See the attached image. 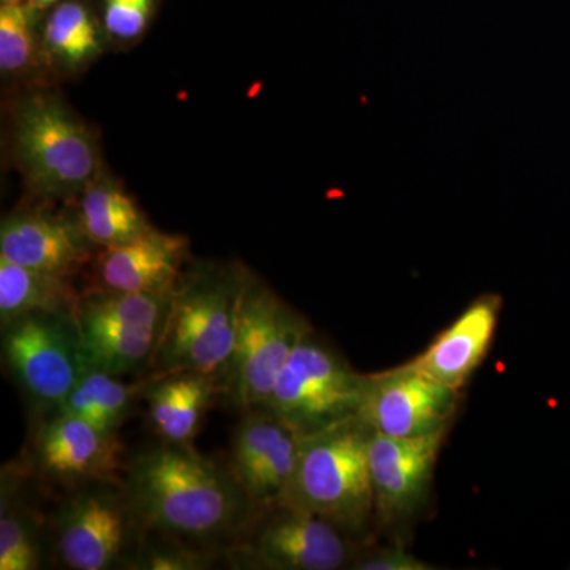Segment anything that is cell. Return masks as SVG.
I'll use <instances>...</instances> for the list:
<instances>
[{"label":"cell","mask_w":570,"mask_h":570,"mask_svg":"<svg viewBox=\"0 0 570 570\" xmlns=\"http://www.w3.org/2000/svg\"><path fill=\"white\" fill-rule=\"evenodd\" d=\"M124 474L127 497L154 534L224 551L255 515L230 466L193 444L160 441L137 453Z\"/></svg>","instance_id":"1"},{"label":"cell","mask_w":570,"mask_h":570,"mask_svg":"<svg viewBox=\"0 0 570 570\" xmlns=\"http://www.w3.org/2000/svg\"><path fill=\"white\" fill-rule=\"evenodd\" d=\"M246 279L239 273L209 272L183 283L179 277L151 377L197 373L216 379L224 387Z\"/></svg>","instance_id":"2"},{"label":"cell","mask_w":570,"mask_h":570,"mask_svg":"<svg viewBox=\"0 0 570 570\" xmlns=\"http://www.w3.org/2000/svg\"><path fill=\"white\" fill-rule=\"evenodd\" d=\"M371 430L358 419L302 438L294 479L284 502L332 521L348 534L374 519Z\"/></svg>","instance_id":"3"},{"label":"cell","mask_w":570,"mask_h":570,"mask_svg":"<svg viewBox=\"0 0 570 570\" xmlns=\"http://www.w3.org/2000/svg\"><path fill=\"white\" fill-rule=\"evenodd\" d=\"M48 521L51 553L70 570H132L148 532L122 480L70 490Z\"/></svg>","instance_id":"4"},{"label":"cell","mask_w":570,"mask_h":570,"mask_svg":"<svg viewBox=\"0 0 570 570\" xmlns=\"http://www.w3.org/2000/svg\"><path fill=\"white\" fill-rule=\"evenodd\" d=\"M366 382L367 374L313 332L288 356L264 407L299 436H311L358 419Z\"/></svg>","instance_id":"5"},{"label":"cell","mask_w":570,"mask_h":570,"mask_svg":"<svg viewBox=\"0 0 570 570\" xmlns=\"http://www.w3.org/2000/svg\"><path fill=\"white\" fill-rule=\"evenodd\" d=\"M313 326L272 288L246 279L223 392L242 412L264 407L288 356Z\"/></svg>","instance_id":"6"},{"label":"cell","mask_w":570,"mask_h":570,"mask_svg":"<svg viewBox=\"0 0 570 570\" xmlns=\"http://www.w3.org/2000/svg\"><path fill=\"white\" fill-rule=\"evenodd\" d=\"M2 326L3 366L39 420L61 406L88 370L75 313H32Z\"/></svg>","instance_id":"7"},{"label":"cell","mask_w":570,"mask_h":570,"mask_svg":"<svg viewBox=\"0 0 570 570\" xmlns=\"http://www.w3.org/2000/svg\"><path fill=\"white\" fill-rule=\"evenodd\" d=\"M223 554L232 569L337 570L351 568L360 553L348 532L317 513L283 502L255 513Z\"/></svg>","instance_id":"8"},{"label":"cell","mask_w":570,"mask_h":570,"mask_svg":"<svg viewBox=\"0 0 570 570\" xmlns=\"http://www.w3.org/2000/svg\"><path fill=\"white\" fill-rule=\"evenodd\" d=\"M14 142L26 174L43 193H73L96 175L91 135L58 100L33 97L22 105Z\"/></svg>","instance_id":"9"},{"label":"cell","mask_w":570,"mask_h":570,"mask_svg":"<svg viewBox=\"0 0 570 570\" xmlns=\"http://www.w3.org/2000/svg\"><path fill=\"white\" fill-rule=\"evenodd\" d=\"M459 400V390L406 363L385 373L367 374L358 420L385 436H430L449 430Z\"/></svg>","instance_id":"10"},{"label":"cell","mask_w":570,"mask_h":570,"mask_svg":"<svg viewBox=\"0 0 570 570\" xmlns=\"http://www.w3.org/2000/svg\"><path fill=\"white\" fill-rule=\"evenodd\" d=\"M124 445L119 434L105 433L86 420L50 414L39 420L29 460L33 478L78 489L91 482H119Z\"/></svg>","instance_id":"11"},{"label":"cell","mask_w":570,"mask_h":570,"mask_svg":"<svg viewBox=\"0 0 570 570\" xmlns=\"http://www.w3.org/2000/svg\"><path fill=\"white\" fill-rule=\"evenodd\" d=\"M302 436L265 407L243 412L230 466L255 513L283 504L291 490Z\"/></svg>","instance_id":"12"},{"label":"cell","mask_w":570,"mask_h":570,"mask_svg":"<svg viewBox=\"0 0 570 570\" xmlns=\"http://www.w3.org/2000/svg\"><path fill=\"white\" fill-rule=\"evenodd\" d=\"M445 434L392 438L371 431V483L374 519L382 523L406 520L425 504Z\"/></svg>","instance_id":"13"},{"label":"cell","mask_w":570,"mask_h":570,"mask_svg":"<svg viewBox=\"0 0 570 570\" xmlns=\"http://www.w3.org/2000/svg\"><path fill=\"white\" fill-rule=\"evenodd\" d=\"M501 311V295L478 296L409 365L460 392L489 354Z\"/></svg>","instance_id":"14"},{"label":"cell","mask_w":570,"mask_h":570,"mask_svg":"<svg viewBox=\"0 0 570 570\" xmlns=\"http://www.w3.org/2000/svg\"><path fill=\"white\" fill-rule=\"evenodd\" d=\"M92 245L80 220L51 214H13L0 225V257L51 275L69 277L88 258Z\"/></svg>","instance_id":"15"},{"label":"cell","mask_w":570,"mask_h":570,"mask_svg":"<svg viewBox=\"0 0 570 570\" xmlns=\"http://www.w3.org/2000/svg\"><path fill=\"white\" fill-rule=\"evenodd\" d=\"M99 273L105 288L126 292H174L187 239L149 228L122 245L104 247Z\"/></svg>","instance_id":"16"},{"label":"cell","mask_w":570,"mask_h":570,"mask_svg":"<svg viewBox=\"0 0 570 570\" xmlns=\"http://www.w3.org/2000/svg\"><path fill=\"white\" fill-rule=\"evenodd\" d=\"M32 472L26 463L6 464L0 478V570H37L51 549L50 521L32 501Z\"/></svg>","instance_id":"17"},{"label":"cell","mask_w":570,"mask_h":570,"mask_svg":"<svg viewBox=\"0 0 570 570\" xmlns=\"http://www.w3.org/2000/svg\"><path fill=\"white\" fill-rule=\"evenodd\" d=\"M220 390L219 381L204 374L149 377L142 397L148 401L149 420L160 441L193 444L209 404Z\"/></svg>","instance_id":"18"},{"label":"cell","mask_w":570,"mask_h":570,"mask_svg":"<svg viewBox=\"0 0 570 570\" xmlns=\"http://www.w3.org/2000/svg\"><path fill=\"white\" fill-rule=\"evenodd\" d=\"M77 318L82 354L94 370L112 376H129L151 370L164 328Z\"/></svg>","instance_id":"19"},{"label":"cell","mask_w":570,"mask_h":570,"mask_svg":"<svg viewBox=\"0 0 570 570\" xmlns=\"http://www.w3.org/2000/svg\"><path fill=\"white\" fill-rule=\"evenodd\" d=\"M149 377L126 382L119 376L89 367L70 395L51 414L73 415L105 433L118 434L142 397Z\"/></svg>","instance_id":"20"},{"label":"cell","mask_w":570,"mask_h":570,"mask_svg":"<svg viewBox=\"0 0 570 570\" xmlns=\"http://www.w3.org/2000/svg\"><path fill=\"white\" fill-rule=\"evenodd\" d=\"M80 296L66 276L11 264L0 257V325L32 313H75Z\"/></svg>","instance_id":"21"},{"label":"cell","mask_w":570,"mask_h":570,"mask_svg":"<svg viewBox=\"0 0 570 570\" xmlns=\"http://www.w3.org/2000/svg\"><path fill=\"white\" fill-rule=\"evenodd\" d=\"M80 224L94 245L102 247L122 245L153 228L132 198L111 183L89 184Z\"/></svg>","instance_id":"22"},{"label":"cell","mask_w":570,"mask_h":570,"mask_svg":"<svg viewBox=\"0 0 570 570\" xmlns=\"http://www.w3.org/2000/svg\"><path fill=\"white\" fill-rule=\"evenodd\" d=\"M48 52L66 67H80L102 51V32L88 7L63 0L52 9L43 31Z\"/></svg>","instance_id":"23"},{"label":"cell","mask_w":570,"mask_h":570,"mask_svg":"<svg viewBox=\"0 0 570 570\" xmlns=\"http://www.w3.org/2000/svg\"><path fill=\"white\" fill-rule=\"evenodd\" d=\"M219 551L170 535L146 532L132 570H208L216 564Z\"/></svg>","instance_id":"24"},{"label":"cell","mask_w":570,"mask_h":570,"mask_svg":"<svg viewBox=\"0 0 570 570\" xmlns=\"http://www.w3.org/2000/svg\"><path fill=\"white\" fill-rule=\"evenodd\" d=\"M36 7L29 2L0 6V69L20 73L36 58Z\"/></svg>","instance_id":"25"},{"label":"cell","mask_w":570,"mask_h":570,"mask_svg":"<svg viewBox=\"0 0 570 570\" xmlns=\"http://www.w3.org/2000/svg\"><path fill=\"white\" fill-rule=\"evenodd\" d=\"M154 0H104V28L118 40H134L148 28Z\"/></svg>","instance_id":"26"},{"label":"cell","mask_w":570,"mask_h":570,"mask_svg":"<svg viewBox=\"0 0 570 570\" xmlns=\"http://www.w3.org/2000/svg\"><path fill=\"white\" fill-rule=\"evenodd\" d=\"M354 570H430L428 562L409 553L403 547H387L374 553L358 554L352 562Z\"/></svg>","instance_id":"27"},{"label":"cell","mask_w":570,"mask_h":570,"mask_svg":"<svg viewBox=\"0 0 570 570\" xmlns=\"http://www.w3.org/2000/svg\"><path fill=\"white\" fill-rule=\"evenodd\" d=\"M28 2L36 7V9H45V7L58 6L63 0H28Z\"/></svg>","instance_id":"28"},{"label":"cell","mask_w":570,"mask_h":570,"mask_svg":"<svg viewBox=\"0 0 570 570\" xmlns=\"http://www.w3.org/2000/svg\"><path fill=\"white\" fill-rule=\"evenodd\" d=\"M24 2V0H2V3H20Z\"/></svg>","instance_id":"29"}]
</instances>
